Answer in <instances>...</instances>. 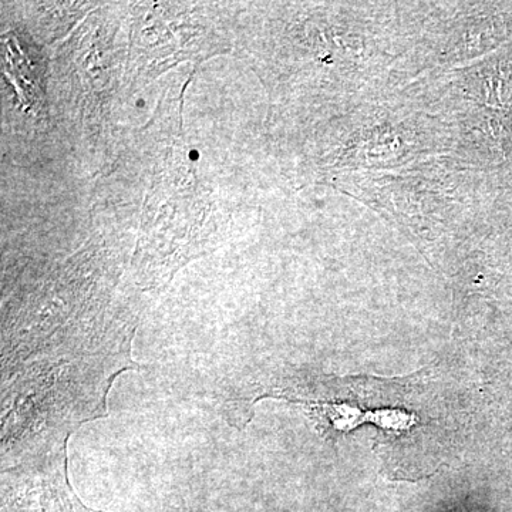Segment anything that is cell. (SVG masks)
Listing matches in <instances>:
<instances>
[{
    "mask_svg": "<svg viewBox=\"0 0 512 512\" xmlns=\"http://www.w3.org/2000/svg\"><path fill=\"white\" fill-rule=\"evenodd\" d=\"M313 414L328 419L336 430H353L365 421H373L384 429L407 430L416 424L410 414L399 410H380V412L362 414L359 409L343 404L303 403Z\"/></svg>",
    "mask_w": 512,
    "mask_h": 512,
    "instance_id": "6da1fadb",
    "label": "cell"
}]
</instances>
